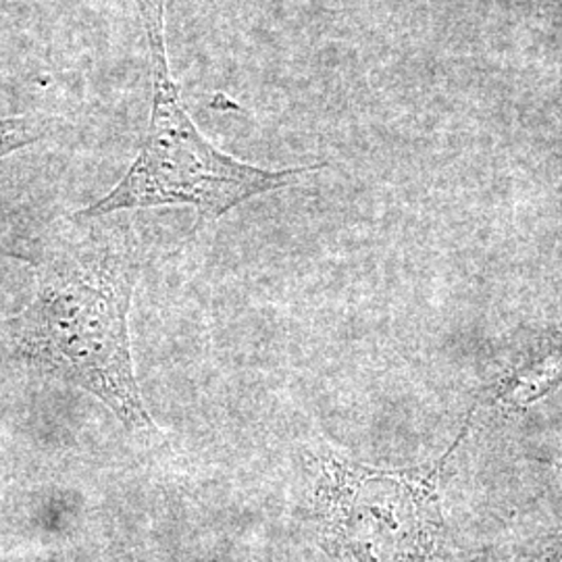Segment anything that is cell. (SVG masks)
Instances as JSON below:
<instances>
[{
    "label": "cell",
    "instance_id": "3",
    "mask_svg": "<svg viewBox=\"0 0 562 562\" xmlns=\"http://www.w3.org/2000/svg\"><path fill=\"white\" fill-rule=\"evenodd\" d=\"M459 440L440 461L402 471L319 457L315 515L331 561L431 562L442 527L438 477Z\"/></svg>",
    "mask_w": 562,
    "mask_h": 562
},
{
    "label": "cell",
    "instance_id": "5",
    "mask_svg": "<svg viewBox=\"0 0 562 562\" xmlns=\"http://www.w3.org/2000/svg\"><path fill=\"white\" fill-rule=\"evenodd\" d=\"M57 125L55 117L20 115L0 120V159L48 138Z\"/></svg>",
    "mask_w": 562,
    "mask_h": 562
},
{
    "label": "cell",
    "instance_id": "1",
    "mask_svg": "<svg viewBox=\"0 0 562 562\" xmlns=\"http://www.w3.org/2000/svg\"><path fill=\"white\" fill-rule=\"evenodd\" d=\"M140 267L130 225L76 213L42 241L30 304L0 322V361L80 387L148 443L157 427L142 398L130 344Z\"/></svg>",
    "mask_w": 562,
    "mask_h": 562
},
{
    "label": "cell",
    "instance_id": "4",
    "mask_svg": "<svg viewBox=\"0 0 562 562\" xmlns=\"http://www.w3.org/2000/svg\"><path fill=\"white\" fill-rule=\"evenodd\" d=\"M562 383V334L542 341L504 380L494 401L529 404Z\"/></svg>",
    "mask_w": 562,
    "mask_h": 562
},
{
    "label": "cell",
    "instance_id": "2",
    "mask_svg": "<svg viewBox=\"0 0 562 562\" xmlns=\"http://www.w3.org/2000/svg\"><path fill=\"white\" fill-rule=\"evenodd\" d=\"M142 27L150 53V120L136 161L120 183L80 211L83 217H104L123 211L162 204H188L202 225L222 220L241 202L299 183L325 165L262 169L225 155L204 138L181 102L180 88L171 78L167 57V2L138 4Z\"/></svg>",
    "mask_w": 562,
    "mask_h": 562
}]
</instances>
